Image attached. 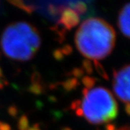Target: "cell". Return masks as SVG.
<instances>
[{
	"label": "cell",
	"mask_w": 130,
	"mask_h": 130,
	"mask_svg": "<svg viewBox=\"0 0 130 130\" xmlns=\"http://www.w3.org/2000/svg\"><path fill=\"white\" fill-rule=\"evenodd\" d=\"M30 128L29 120L26 115H22L18 119L17 128L18 130H28Z\"/></svg>",
	"instance_id": "9c48e42d"
},
{
	"label": "cell",
	"mask_w": 130,
	"mask_h": 130,
	"mask_svg": "<svg viewBox=\"0 0 130 130\" xmlns=\"http://www.w3.org/2000/svg\"><path fill=\"white\" fill-rule=\"evenodd\" d=\"M60 130H72L71 128H69V127H68V126H64V127H63Z\"/></svg>",
	"instance_id": "484cf974"
},
{
	"label": "cell",
	"mask_w": 130,
	"mask_h": 130,
	"mask_svg": "<svg viewBox=\"0 0 130 130\" xmlns=\"http://www.w3.org/2000/svg\"><path fill=\"white\" fill-rule=\"evenodd\" d=\"M82 105V101L80 100H75L71 102V104L70 105V109L73 110H75L78 108H80Z\"/></svg>",
	"instance_id": "e0dca14e"
},
{
	"label": "cell",
	"mask_w": 130,
	"mask_h": 130,
	"mask_svg": "<svg viewBox=\"0 0 130 130\" xmlns=\"http://www.w3.org/2000/svg\"><path fill=\"white\" fill-rule=\"evenodd\" d=\"M118 26L121 32L130 39V3L125 5L119 12Z\"/></svg>",
	"instance_id": "8992f818"
},
{
	"label": "cell",
	"mask_w": 130,
	"mask_h": 130,
	"mask_svg": "<svg viewBox=\"0 0 130 130\" xmlns=\"http://www.w3.org/2000/svg\"><path fill=\"white\" fill-rule=\"evenodd\" d=\"M0 58H1V54H0Z\"/></svg>",
	"instance_id": "83f0119b"
},
{
	"label": "cell",
	"mask_w": 130,
	"mask_h": 130,
	"mask_svg": "<svg viewBox=\"0 0 130 130\" xmlns=\"http://www.w3.org/2000/svg\"><path fill=\"white\" fill-rule=\"evenodd\" d=\"M28 130H42V129L40 128V125L39 123H36L34 124L31 127H30Z\"/></svg>",
	"instance_id": "44dd1931"
},
{
	"label": "cell",
	"mask_w": 130,
	"mask_h": 130,
	"mask_svg": "<svg viewBox=\"0 0 130 130\" xmlns=\"http://www.w3.org/2000/svg\"><path fill=\"white\" fill-rule=\"evenodd\" d=\"M116 130H130V126H128V125L122 126L118 128H116Z\"/></svg>",
	"instance_id": "d4e9b609"
},
{
	"label": "cell",
	"mask_w": 130,
	"mask_h": 130,
	"mask_svg": "<svg viewBox=\"0 0 130 130\" xmlns=\"http://www.w3.org/2000/svg\"><path fill=\"white\" fill-rule=\"evenodd\" d=\"M70 74H71V75L73 76V78H75L78 79V78H81L84 76L85 71L82 68H75L71 70Z\"/></svg>",
	"instance_id": "4fadbf2b"
},
{
	"label": "cell",
	"mask_w": 130,
	"mask_h": 130,
	"mask_svg": "<svg viewBox=\"0 0 130 130\" xmlns=\"http://www.w3.org/2000/svg\"><path fill=\"white\" fill-rule=\"evenodd\" d=\"M96 82V79L95 78H93V77L85 76L84 75L82 78V83L86 87L85 89H86L88 90L91 89L92 87L94 86Z\"/></svg>",
	"instance_id": "30bf717a"
},
{
	"label": "cell",
	"mask_w": 130,
	"mask_h": 130,
	"mask_svg": "<svg viewBox=\"0 0 130 130\" xmlns=\"http://www.w3.org/2000/svg\"><path fill=\"white\" fill-rule=\"evenodd\" d=\"M1 77H3V70L1 68V67H0V78Z\"/></svg>",
	"instance_id": "4316f807"
},
{
	"label": "cell",
	"mask_w": 130,
	"mask_h": 130,
	"mask_svg": "<svg viewBox=\"0 0 130 130\" xmlns=\"http://www.w3.org/2000/svg\"><path fill=\"white\" fill-rule=\"evenodd\" d=\"M93 63H94L93 66L96 68L97 73L99 74V75L101 77H103L104 78H105V79L107 80L108 79V75H107V74L105 69L104 68V67L101 65V63L99 61H97V60H93Z\"/></svg>",
	"instance_id": "8fae6325"
},
{
	"label": "cell",
	"mask_w": 130,
	"mask_h": 130,
	"mask_svg": "<svg viewBox=\"0 0 130 130\" xmlns=\"http://www.w3.org/2000/svg\"><path fill=\"white\" fill-rule=\"evenodd\" d=\"M79 22V9L66 8L61 13L60 24L70 30L78 25Z\"/></svg>",
	"instance_id": "5b68a950"
},
{
	"label": "cell",
	"mask_w": 130,
	"mask_h": 130,
	"mask_svg": "<svg viewBox=\"0 0 130 130\" xmlns=\"http://www.w3.org/2000/svg\"><path fill=\"white\" fill-rule=\"evenodd\" d=\"M8 85H9V82H8V81L4 77L0 78V90L3 89Z\"/></svg>",
	"instance_id": "d6986e66"
},
{
	"label": "cell",
	"mask_w": 130,
	"mask_h": 130,
	"mask_svg": "<svg viewBox=\"0 0 130 130\" xmlns=\"http://www.w3.org/2000/svg\"><path fill=\"white\" fill-rule=\"evenodd\" d=\"M105 130H116V127L113 124H107L105 127Z\"/></svg>",
	"instance_id": "7402d4cb"
},
{
	"label": "cell",
	"mask_w": 130,
	"mask_h": 130,
	"mask_svg": "<svg viewBox=\"0 0 130 130\" xmlns=\"http://www.w3.org/2000/svg\"><path fill=\"white\" fill-rule=\"evenodd\" d=\"M53 58L57 61H61L63 59V54L62 53L60 50H55L53 51Z\"/></svg>",
	"instance_id": "2e32d148"
},
{
	"label": "cell",
	"mask_w": 130,
	"mask_h": 130,
	"mask_svg": "<svg viewBox=\"0 0 130 130\" xmlns=\"http://www.w3.org/2000/svg\"><path fill=\"white\" fill-rule=\"evenodd\" d=\"M83 100L81 108L83 117L94 125L108 123L118 115V104L112 93L104 87L82 91Z\"/></svg>",
	"instance_id": "3957f363"
},
{
	"label": "cell",
	"mask_w": 130,
	"mask_h": 130,
	"mask_svg": "<svg viewBox=\"0 0 130 130\" xmlns=\"http://www.w3.org/2000/svg\"><path fill=\"white\" fill-rule=\"evenodd\" d=\"M0 45L7 57L17 61H27L39 50L41 38L34 26L20 21L6 27L1 36Z\"/></svg>",
	"instance_id": "7a4b0ae2"
},
{
	"label": "cell",
	"mask_w": 130,
	"mask_h": 130,
	"mask_svg": "<svg viewBox=\"0 0 130 130\" xmlns=\"http://www.w3.org/2000/svg\"><path fill=\"white\" fill-rule=\"evenodd\" d=\"M125 112L127 113V115H130V103H126L125 104Z\"/></svg>",
	"instance_id": "cb8c5ba5"
},
{
	"label": "cell",
	"mask_w": 130,
	"mask_h": 130,
	"mask_svg": "<svg viewBox=\"0 0 130 130\" xmlns=\"http://www.w3.org/2000/svg\"><path fill=\"white\" fill-rule=\"evenodd\" d=\"M7 112H8V115H10L11 118H16L18 116V114H19V110H18V108L16 105L13 104V105H10L8 107Z\"/></svg>",
	"instance_id": "5bb4252c"
},
{
	"label": "cell",
	"mask_w": 130,
	"mask_h": 130,
	"mask_svg": "<svg viewBox=\"0 0 130 130\" xmlns=\"http://www.w3.org/2000/svg\"><path fill=\"white\" fill-rule=\"evenodd\" d=\"M60 85L66 92H71L79 86V82L78 79L72 77L62 82Z\"/></svg>",
	"instance_id": "52a82bcc"
},
{
	"label": "cell",
	"mask_w": 130,
	"mask_h": 130,
	"mask_svg": "<svg viewBox=\"0 0 130 130\" xmlns=\"http://www.w3.org/2000/svg\"><path fill=\"white\" fill-rule=\"evenodd\" d=\"M31 84H38V83H42V76H41V74L39 71H34L31 74Z\"/></svg>",
	"instance_id": "9a60e30c"
},
{
	"label": "cell",
	"mask_w": 130,
	"mask_h": 130,
	"mask_svg": "<svg viewBox=\"0 0 130 130\" xmlns=\"http://www.w3.org/2000/svg\"><path fill=\"white\" fill-rule=\"evenodd\" d=\"M27 91L30 93L35 95V96H39L44 93L45 92V87L42 83H38V84H31L28 88H27Z\"/></svg>",
	"instance_id": "ba28073f"
},
{
	"label": "cell",
	"mask_w": 130,
	"mask_h": 130,
	"mask_svg": "<svg viewBox=\"0 0 130 130\" xmlns=\"http://www.w3.org/2000/svg\"><path fill=\"white\" fill-rule=\"evenodd\" d=\"M113 89L119 100L130 103V65L114 71Z\"/></svg>",
	"instance_id": "277c9868"
},
{
	"label": "cell",
	"mask_w": 130,
	"mask_h": 130,
	"mask_svg": "<svg viewBox=\"0 0 130 130\" xmlns=\"http://www.w3.org/2000/svg\"><path fill=\"white\" fill-rule=\"evenodd\" d=\"M75 114L78 117H83V112H82V110L81 107L78 108L77 110H75Z\"/></svg>",
	"instance_id": "603a6c76"
},
{
	"label": "cell",
	"mask_w": 130,
	"mask_h": 130,
	"mask_svg": "<svg viewBox=\"0 0 130 130\" xmlns=\"http://www.w3.org/2000/svg\"><path fill=\"white\" fill-rule=\"evenodd\" d=\"M61 52L63 55H70L72 53V48L69 45H67L63 46Z\"/></svg>",
	"instance_id": "ac0fdd59"
},
{
	"label": "cell",
	"mask_w": 130,
	"mask_h": 130,
	"mask_svg": "<svg viewBox=\"0 0 130 130\" xmlns=\"http://www.w3.org/2000/svg\"><path fill=\"white\" fill-rule=\"evenodd\" d=\"M116 41L114 28L106 21L90 17L78 28L75 42L78 50L86 59L99 60L106 58L112 52Z\"/></svg>",
	"instance_id": "6da1fadb"
},
{
	"label": "cell",
	"mask_w": 130,
	"mask_h": 130,
	"mask_svg": "<svg viewBox=\"0 0 130 130\" xmlns=\"http://www.w3.org/2000/svg\"><path fill=\"white\" fill-rule=\"evenodd\" d=\"M82 69L84 70L85 72H86L89 75L93 73V64L92 63L90 60L84 59L82 60Z\"/></svg>",
	"instance_id": "7c38bea8"
},
{
	"label": "cell",
	"mask_w": 130,
	"mask_h": 130,
	"mask_svg": "<svg viewBox=\"0 0 130 130\" xmlns=\"http://www.w3.org/2000/svg\"><path fill=\"white\" fill-rule=\"evenodd\" d=\"M0 130H11V126L9 124L0 121Z\"/></svg>",
	"instance_id": "ffe728a7"
}]
</instances>
